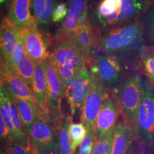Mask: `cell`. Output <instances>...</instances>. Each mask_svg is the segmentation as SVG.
Masks as SVG:
<instances>
[{"label": "cell", "instance_id": "1", "mask_svg": "<svg viewBox=\"0 0 154 154\" xmlns=\"http://www.w3.org/2000/svg\"><path fill=\"white\" fill-rule=\"evenodd\" d=\"M55 66L66 91L70 83L75 80L86 66V59L79 47L70 39L57 42V46L49 58Z\"/></svg>", "mask_w": 154, "mask_h": 154}, {"label": "cell", "instance_id": "2", "mask_svg": "<svg viewBox=\"0 0 154 154\" xmlns=\"http://www.w3.org/2000/svg\"><path fill=\"white\" fill-rule=\"evenodd\" d=\"M142 94V79L134 72L125 76L119 88L114 92L123 120L131 125L138 116Z\"/></svg>", "mask_w": 154, "mask_h": 154}, {"label": "cell", "instance_id": "3", "mask_svg": "<svg viewBox=\"0 0 154 154\" xmlns=\"http://www.w3.org/2000/svg\"><path fill=\"white\" fill-rule=\"evenodd\" d=\"M143 94L138 116L132 123L133 137L154 146V92L142 79Z\"/></svg>", "mask_w": 154, "mask_h": 154}, {"label": "cell", "instance_id": "4", "mask_svg": "<svg viewBox=\"0 0 154 154\" xmlns=\"http://www.w3.org/2000/svg\"><path fill=\"white\" fill-rule=\"evenodd\" d=\"M143 28V24L139 21L114 28L101 39L100 48L108 54L121 53L128 49L141 38Z\"/></svg>", "mask_w": 154, "mask_h": 154}, {"label": "cell", "instance_id": "5", "mask_svg": "<svg viewBox=\"0 0 154 154\" xmlns=\"http://www.w3.org/2000/svg\"><path fill=\"white\" fill-rule=\"evenodd\" d=\"M44 62L48 82V105L50 125L55 129L65 117L62 114V100L66 96V94L63 83L55 66L48 58Z\"/></svg>", "mask_w": 154, "mask_h": 154}, {"label": "cell", "instance_id": "6", "mask_svg": "<svg viewBox=\"0 0 154 154\" xmlns=\"http://www.w3.org/2000/svg\"><path fill=\"white\" fill-rule=\"evenodd\" d=\"M109 90L91 67V85L82 109L81 122L87 129L94 128L95 122L105 100L109 98ZM95 129V128H94Z\"/></svg>", "mask_w": 154, "mask_h": 154}, {"label": "cell", "instance_id": "7", "mask_svg": "<svg viewBox=\"0 0 154 154\" xmlns=\"http://www.w3.org/2000/svg\"><path fill=\"white\" fill-rule=\"evenodd\" d=\"M28 139L35 154H57L59 152L57 133L41 118H37L34 122Z\"/></svg>", "mask_w": 154, "mask_h": 154}, {"label": "cell", "instance_id": "8", "mask_svg": "<svg viewBox=\"0 0 154 154\" xmlns=\"http://www.w3.org/2000/svg\"><path fill=\"white\" fill-rule=\"evenodd\" d=\"M109 90L116 91L125 77L123 67L118 60L111 55L98 56L96 65L91 67Z\"/></svg>", "mask_w": 154, "mask_h": 154}, {"label": "cell", "instance_id": "9", "mask_svg": "<svg viewBox=\"0 0 154 154\" xmlns=\"http://www.w3.org/2000/svg\"><path fill=\"white\" fill-rule=\"evenodd\" d=\"M22 29L24 45L28 56L35 65L44 62L49 56L48 44L37 28L35 22Z\"/></svg>", "mask_w": 154, "mask_h": 154}, {"label": "cell", "instance_id": "10", "mask_svg": "<svg viewBox=\"0 0 154 154\" xmlns=\"http://www.w3.org/2000/svg\"><path fill=\"white\" fill-rule=\"evenodd\" d=\"M88 0H72L66 20L57 33V42L66 38L85 25L88 15Z\"/></svg>", "mask_w": 154, "mask_h": 154}, {"label": "cell", "instance_id": "11", "mask_svg": "<svg viewBox=\"0 0 154 154\" xmlns=\"http://www.w3.org/2000/svg\"><path fill=\"white\" fill-rule=\"evenodd\" d=\"M1 82L5 86L13 97L28 101L39 108L30 86L16 72L9 69L2 58L1 60Z\"/></svg>", "mask_w": 154, "mask_h": 154}, {"label": "cell", "instance_id": "12", "mask_svg": "<svg viewBox=\"0 0 154 154\" xmlns=\"http://www.w3.org/2000/svg\"><path fill=\"white\" fill-rule=\"evenodd\" d=\"M90 85L91 72H88L86 66H84L78 74L73 88L66 93L70 105L72 118L76 116L80 111H82Z\"/></svg>", "mask_w": 154, "mask_h": 154}, {"label": "cell", "instance_id": "13", "mask_svg": "<svg viewBox=\"0 0 154 154\" xmlns=\"http://www.w3.org/2000/svg\"><path fill=\"white\" fill-rule=\"evenodd\" d=\"M120 114H121L120 107L114 96L105 100L94 127L97 139L115 129Z\"/></svg>", "mask_w": 154, "mask_h": 154}, {"label": "cell", "instance_id": "14", "mask_svg": "<svg viewBox=\"0 0 154 154\" xmlns=\"http://www.w3.org/2000/svg\"><path fill=\"white\" fill-rule=\"evenodd\" d=\"M145 8L144 0H121V5L115 13L99 20L104 26L121 24L140 16Z\"/></svg>", "mask_w": 154, "mask_h": 154}, {"label": "cell", "instance_id": "15", "mask_svg": "<svg viewBox=\"0 0 154 154\" xmlns=\"http://www.w3.org/2000/svg\"><path fill=\"white\" fill-rule=\"evenodd\" d=\"M21 28L18 26L8 17L5 18L1 27V58L8 63L14 54L18 42Z\"/></svg>", "mask_w": 154, "mask_h": 154}, {"label": "cell", "instance_id": "16", "mask_svg": "<svg viewBox=\"0 0 154 154\" xmlns=\"http://www.w3.org/2000/svg\"><path fill=\"white\" fill-rule=\"evenodd\" d=\"M30 88L40 109L44 114L46 121L50 125L48 105V82L44 62L35 65Z\"/></svg>", "mask_w": 154, "mask_h": 154}, {"label": "cell", "instance_id": "17", "mask_svg": "<svg viewBox=\"0 0 154 154\" xmlns=\"http://www.w3.org/2000/svg\"><path fill=\"white\" fill-rule=\"evenodd\" d=\"M14 98L22 126L28 138L33 124L37 118L39 117L46 121V118L38 107L21 98L14 97Z\"/></svg>", "mask_w": 154, "mask_h": 154}, {"label": "cell", "instance_id": "18", "mask_svg": "<svg viewBox=\"0 0 154 154\" xmlns=\"http://www.w3.org/2000/svg\"><path fill=\"white\" fill-rule=\"evenodd\" d=\"M131 124L123 121L118 123L114 129L111 154H125L132 143Z\"/></svg>", "mask_w": 154, "mask_h": 154}, {"label": "cell", "instance_id": "19", "mask_svg": "<svg viewBox=\"0 0 154 154\" xmlns=\"http://www.w3.org/2000/svg\"><path fill=\"white\" fill-rule=\"evenodd\" d=\"M31 0H12L9 17L20 28H25L35 22L30 11Z\"/></svg>", "mask_w": 154, "mask_h": 154}, {"label": "cell", "instance_id": "20", "mask_svg": "<svg viewBox=\"0 0 154 154\" xmlns=\"http://www.w3.org/2000/svg\"><path fill=\"white\" fill-rule=\"evenodd\" d=\"M9 104L11 122L14 128L13 142L27 149H32L28 137L22 126L15 99L11 93L9 94Z\"/></svg>", "mask_w": 154, "mask_h": 154}, {"label": "cell", "instance_id": "21", "mask_svg": "<svg viewBox=\"0 0 154 154\" xmlns=\"http://www.w3.org/2000/svg\"><path fill=\"white\" fill-rule=\"evenodd\" d=\"M65 39H70L74 41L82 50L86 59L88 60L93 45V38L90 27L88 22L77 29Z\"/></svg>", "mask_w": 154, "mask_h": 154}, {"label": "cell", "instance_id": "22", "mask_svg": "<svg viewBox=\"0 0 154 154\" xmlns=\"http://www.w3.org/2000/svg\"><path fill=\"white\" fill-rule=\"evenodd\" d=\"M35 20L39 24L50 21L53 13V0H33Z\"/></svg>", "mask_w": 154, "mask_h": 154}, {"label": "cell", "instance_id": "23", "mask_svg": "<svg viewBox=\"0 0 154 154\" xmlns=\"http://www.w3.org/2000/svg\"><path fill=\"white\" fill-rule=\"evenodd\" d=\"M141 67L149 85L154 88V49L147 48L142 51Z\"/></svg>", "mask_w": 154, "mask_h": 154}, {"label": "cell", "instance_id": "24", "mask_svg": "<svg viewBox=\"0 0 154 154\" xmlns=\"http://www.w3.org/2000/svg\"><path fill=\"white\" fill-rule=\"evenodd\" d=\"M35 65L27 54L18 61L13 72H16L31 87Z\"/></svg>", "mask_w": 154, "mask_h": 154}, {"label": "cell", "instance_id": "25", "mask_svg": "<svg viewBox=\"0 0 154 154\" xmlns=\"http://www.w3.org/2000/svg\"><path fill=\"white\" fill-rule=\"evenodd\" d=\"M72 118L68 128V134L71 145L72 153L75 154L83 139L86 137L88 130L82 123H73Z\"/></svg>", "mask_w": 154, "mask_h": 154}, {"label": "cell", "instance_id": "26", "mask_svg": "<svg viewBox=\"0 0 154 154\" xmlns=\"http://www.w3.org/2000/svg\"><path fill=\"white\" fill-rule=\"evenodd\" d=\"M72 116H65L61 125L55 131L58 136L60 154H72L68 134V128Z\"/></svg>", "mask_w": 154, "mask_h": 154}, {"label": "cell", "instance_id": "27", "mask_svg": "<svg viewBox=\"0 0 154 154\" xmlns=\"http://www.w3.org/2000/svg\"><path fill=\"white\" fill-rule=\"evenodd\" d=\"M114 129L97 139L93 154H111Z\"/></svg>", "mask_w": 154, "mask_h": 154}, {"label": "cell", "instance_id": "28", "mask_svg": "<svg viewBox=\"0 0 154 154\" xmlns=\"http://www.w3.org/2000/svg\"><path fill=\"white\" fill-rule=\"evenodd\" d=\"M86 137L77 149L76 154H93L97 142L96 134L94 128H88Z\"/></svg>", "mask_w": 154, "mask_h": 154}, {"label": "cell", "instance_id": "29", "mask_svg": "<svg viewBox=\"0 0 154 154\" xmlns=\"http://www.w3.org/2000/svg\"><path fill=\"white\" fill-rule=\"evenodd\" d=\"M121 4V0H103L98 8L99 19L115 13L119 8Z\"/></svg>", "mask_w": 154, "mask_h": 154}, {"label": "cell", "instance_id": "30", "mask_svg": "<svg viewBox=\"0 0 154 154\" xmlns=\"http://www.w3.org/2000/svg\"><path fill=\"white\" fill-rule=\"evenodd\" d=\"M1 154H35L32 149L12 142L1 148Z\"/></svg>", "mask_w": 154, "mask_h": 154}, {"label": "cell", "instance_id": "31", "mask_svg": "<svg viewBox=\"0 0 154 154\" xmlns=\"http://www.w3.org/2000/svg\"><path fill=\"white\" fill-rule=\"evenodd\" d=\"M0 136L1 148H2L6 144L13 142V137L1 115L0 116Z\"/></svg>", "mask_w": 154, "mask_h": 154}, {"label": "cell", "instance_id": "32", "mask_svg": "<svg viewBox=\"0 0 154 154\" xmlns=\"http://www.w3.org/2000/svg\"><path fill=\"white\" fill-rule=\"evenodd\" d=\"M68 10L66 4H60L55 7L53 13L52 20L53 22H58L62 20L67 14Z\"/></svg>", "mask_w": 154, "mask_h": 154}, {"label": "cell", "instance_id": "33", "mask_svg": "<svg viewBox=\"0 0 154 154\" xmlns=\"http://www.w3.org/2000/svg\"><path fill=\"white\" fill-rule=\"evenodd\" d=\"M146 22L150 35L154 40V10L149 12L147 17Z\"/></svg>", "mask_w": 154, "mask_h": 154}, {"label": "cell", "instance_id": "34", "mask_svg": "<svg viewBox=\"0 0 154 154\" xmlns=\"http://www.w3.org/2000/svg\"><path fill=\"white\" fill-rule=\"evenodd\" d=\"M125 154H137L136 152V149L134 147V145L133 143H131V145L130 146L129 148L128 149V150L126 152Z\"/></svg>", "mask_w": 154, "mask_h": 154}, {"label": "cell", "instance_id": "35", "mask_svg": "<svg viewBox=\"0 0 154 154\" xmlns=\"http://www.w3.org/2000/svg\"><path fill=\"white\" fill-rule=\"evenodd\" d=\"M0 1H1V4H2L5 2L6 0H0Z\"/></svg>", "mask_w": 154, "mask_h": 154}]
</instances>
